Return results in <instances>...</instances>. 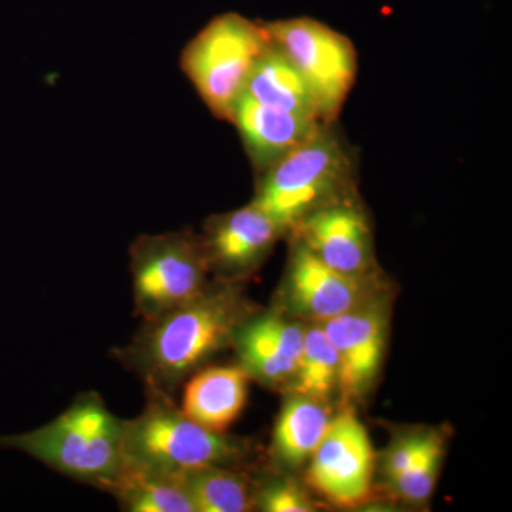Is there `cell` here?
Returning a JSON list of instances; mask_svg holds the SVG:
<instances>
[{
	"label": "cell",
	"instance_id": "6da1fadb",
	"mask_svg": "<svg viewBox=\"0 0 512 512\" xmlns=\"http://www.w3.org/2000/svg\"><path fill=\"white\" fill-rule=\"evenodd\" d=\"M237 282L222 281L180 308L144 320L119 357L148 390L168 394L211 356L232 345L239 326L254 315Z\"/></svg>",
	"mask_w": 512,
	"mask_h": 512
},
{
	"label": "cell",
	"instance_id": "7a4b0ae2",
	"mask_svg": "<svg viewBox=\"0 0 512 512\" xmlns=\"http://www.w3.org/2000/svg\"><path fill=\"white\" fill-rule=\"evenodd\" d=\"M0 450L22 451L63 476L111 493L126 467L124 420L99 394L83 393L45 426L0 437Z\"/></svg>",
	"mask_w": 512,
	"mask_h": 512
},
{
	"label": "cell",
	"instance_id": "3957f363",
	"mask_svg": "<svg viewBox=\"0 0 512 512\" xmlns=\"http://www.w3.org/2000/svg\"><path fill=\"white\" fill-rule=\"evenodd\" d=\"M353 157L333 123H323L301 146L262 171L251 204L282 231L329 202L349 194Z\"/></svg>",
	"mask_w": 512,
	"mask_h": 512
},
{
	"label": "cell",
	"instance_id": "277c9868",
	"mask_svg": "<svg viewBox=\"0 0 512 512\" xmlns=\"http://www.w3.org/2000/svg\"><path fill=\"white\" fill-rule=\"evenodd\" d=\"M148 393L150 399L140 416L124 421L126 463L184 473L208 466L232 467L247 454L242 441L195 423L168 394L156 390Z\"/></svg>",
	"mask_w": 512,
	"mask_h": 512
},
{
	"label": "cell",
	"instance_id": "5b68a950",
	"mask_svg": "<svg viewBox=\"0 0 512 512\" xmlns=\"http://www.w3.org/2000/svg\"><path fill=\"white\" fill-rule=\"evenodd\" d=\"M269 46L264 23L225 13L185 46L181 67L212 114L231 121L255 64Z\"/></svg>",
	"mask_w": 512,
	"mask_h": 512
},
{
	"label": "cell",
	"instance_id": "8992f818",
	"mask_svg": "<svg viewBox=\"0 0 512 512\" xmlns=\"http://www.w3.org/2000/svg\"><path fill=\"white\" fill-rule=\"evenodd\" d=\"M134 305L143 320L180 308L210 286L201 237L188 231L141 235L130 248Z\"/></svg>",
	"mask_w": 512,
	"mask_h": 512
},
{
	"label": "cell",
	"instance_id": "52a82bcc",
	"mask_svg": "<svg viewBox=\"0 0 512 512\" xmlns=\"http://www.w3.org/2000/svg\"><path fill=\"white\" fill-rule=\"evenodd\" d=\"M266 32L311 87L325 123H333L355 83L357 57L348 37L311 18L264 23Z\"/></svg>",
	"mask_w": 512,
	"mask_h": 512
},
{
	"label": "cell",
	"instance_id": "ba28073f",
	"mask_svg": "<svg viewBox=\"0 0 512 512\" xmlns=\"http://www.w3.org/2000/svg\"><path fill=\"white\" fill-rule=\"evenodd\" d=\"M375 450L369 433L346 404L332 417L325 437L309 458L306 481L330 504L355 508L372 493Z\"/></svg>",
	"mask_w": 512,
	"mask_h": 512
},
{
	"label": "cell",
	"instance_id": "9c48e42d",
	"mask_svg": "<svg viewBox=\"0 0 512 512\" xmlns=\"http://www.w3.org/2000/svg\"><path fill=\"white\" fill-rule=\"evenodd\" d=\"M380 292L375 275L335 271L296 239L282 284L281 306L285 315L320 323L352 311Z\"/></svg>",
	"mask_w": 512,
	"mask_h": 512
},
{
	"label": "cell",
	"instance_id": "30bf717a",
	"mask_svg": "<svg viewBox=\"0 0 512 512\" xmlns=\"http://www.w3.org/2000/svg\"><path fill=\"white\" fill-rule=\"evenodd\" d=\"M390 303L382 292L352 311L320 322L339 360L338 389L346 403L369 392L382 367Z\"/></svg>",
	"mask_w": 512,
	"mask_h": 512
},
{
	"label": "cell",
	"instance_id": "8fae6325",
	"mask_svg": "<svg viewBox=\"0 0 512 512\" xmlns=\"http://www.w3.org/2000/svg\"><path fill=\"white\" fill-rule=\"evenodd\" d=\"M323 264L346 275H375L372 228L350 195L311 212L292 229Z\"/></svg>",
	"mask_w": 512,
	"mask_h": 512
},
{
	"label": "cell",
	"instance_id": "7c38bea8",
	"mask_svg": "<svg viewBox=\"0 0 512 512\" xmlns=\"http://www.w3.org/2000/svg\"><path fill=\"white\" fill-rule=\"evenodd\" d=\"M285 234L254 204L211 218L201 237L210 271L222 281L235 282L265 261L275 242Z\"/></svg>",
	"mask_w": 512,
	"mask_h": 512
},
{
	"label": "cell",
	"instance_id": "4fadbf2b",
	"mask_svg": "<svg viewBox=\"0 0 512 512\" xmlns=\"http://www.w3.org/2000/svg\"><path fill=\"white\" fill-rule=\"evenodd\" d=\"M305 328L279 311L254 313L232 339L238 365L251 379L268 386L288 384L298 369Z\"/></svg>",
	"mask_w": 512,
	"mask_h": 512
},
{
	"label": "cell",
	"instance_id": "5bb4252c",
	"mask_svg": "<svg viewBox=\"0 0 512 512\" xmlns=\"http://www.w3.org/2000/svg\"><path fill=\"white\" fill-rule=\"evenodd\" d=\"M231 121L237 126L259 174L301 146L323 124V121L262 106L245 96L239 97L235 104Z\"/></svg>",
	"mask_w": 512,
	"mask_h": 512
},
{
	"label": "cell",
	"instance_id": "9a60e30c",
	"mask_svg": "<svg viewBox=\"0 0 512 512\" xmlns=\"http://www.w3.org/2000/svg\"><path fill=\"white\" fill-rule=\"evenodd\" d=\"M249 380L239 365L195 373L185 386L181 412L205 429L225 433L244 410Z\"/></svg>",
	"mask_w": 512,
	"mask_h": 512
},
{
	"label": "cell",
	"instance_id": "2e32d148",
	"mask_svg": "<svg viewBox=\"0 0 512 512\" xmlns=\"http://www.w3.org/2000/svg\"><path fill=\"white\" fill-rule=\"evenodd\" d=\"M241 96L262 106L323 121L311 87L298 67L272 40L271 46L255 64Z\"/></svg>",
	"mask_w": 512,
	"mask_h": 512
},
{
	"label": "cell",
	"instance_id": "e0dca14e",
	"mask_svg": "<svg viewBox=\"0 0 512 512\" xmlns=\"http://www.w3.org/2000/svg\"><path fill=\"white\" fill-rule=\"evenodd\" d=\"M328 403L291 394L274 430V454L281 466L296 468L308 463L332 421Z\"/></svg>",
	"mask_w": 512,
	"mask_h": 512
},
{
	"label": "cell",
	"instance_id": "ac0fdd59",
	"mask_svg": "<svg viewBox=\"0 0 512 512\" xmlns=\"http://www.w3.org/2000/svg\"><path fill=\"white\" fill-rule=\"evenodd\" d=\"M111 494L130 512H195L181 473L126 463Z\"/></svg>",
	"mask_w": 512,
	"mask_h": 512
},
{
	"label": "cell",
	"instance_id": "d6986e66",
	"mask_svg": "<svg viewBox=\"0 0 512 512\" xmlns=\"http://www.w3.org/2000/svg\"><path fill=\"white\" fill-rule=\"evenodd\" d=\"M181 474L195 512H245L255 507L247 477L231 467L208 466Z\"/></svg>",
	"mask_w": 512,
	"mask_h": 512
},
{
	"label": "cell",
	"instance_id": "ffe728a7",
	"mask_svg": "<svg viewBox=\"0 0 512 512\" xmlns=\"http://www.w3.org/2000/svg\"><path fill=\"white\" fill-rule=\"evenodd\" d=\"M311 325L305 328L301 359L295 376L288 383V390L291 394L328 403L338 389V355L322 326L313 322Z\"/></svg>",
	"mask_w": 512,
	"mask_h": 512
},
{
	"label": "cell",
	"instance_id": "44dd1931",
	"mask_svg": "<svg viewBox=\"0 0 512 512\" xmlns=\"http://www.w3.org/2000/svg\"><path fill=\"white\" fill-rule=\"evenodd\" d=\"M444 456V440L439 433L429 431L423 447L406 470L390 481V487L400 500L419 504L429 500Z\"/></svg>",
	"mask_w": 512,
	"mask_h": 512
},
{
	"label": "cell",
	"instance_id": "7402d4cb",
	"mask_svg": "<svg viewBox=\"0 0 512 512\" xmlns=\"http://www.w3.org/2000/svg\"><path fill=\"white\" fill-rule=\"evenodd\" d=\"M255 507L265 512H312L315 504L302 485L285 478L271 481L255 493Z\"/></svg>",
	"mask_w": 512,
	"mask_h": 512
},
{
	"label": "cell",
	"instance_id": "603a6c76",
	"mask_svg": "<svg viewBox=\"0 0 512 512\" xmlns=\"http://www.w3.org/2000/svg\"><path fill=\"white\" fill-rule=\"evenodd\" d=\"M429 431H414V433L403 434L399 437L392 447L387 450L384 457L383 471L387 481H393L413 463L414 458L423 447L424 441L427 439Z\"/></svg>",
	"mask_w": 512,
	"mask_h": 512
}]
</instances>
